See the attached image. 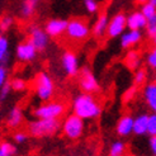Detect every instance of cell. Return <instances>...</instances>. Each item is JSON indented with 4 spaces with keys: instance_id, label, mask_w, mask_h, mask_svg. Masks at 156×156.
I'll return each mask as SVG.
<instances>
[{
    "instance_id": "obj_40",
    "label": "cell",
    "mask_w": 156,
    "mask_h": 156,
    "mask_svg": "<svg viewBox=\"0 0 156 156\" xmlns=\"http://www.w3.org/2000/svg\"><path fill=\"white\" fill-rule=\"evenodd\" d=\"M149 3H151L152 5H155V6H156V0H149Z\"/></svg>"
},
{
    "instance_id": "obj_19",
    "label": "cell",
    "mask_w": 156,
    "mask_h": 156,
    "mask_svg": "<svg viewBox=\"0 0 156 156\" xmlns=\"http://www.w3.org/2000/svg\"><path fill=\"white\" fill-rule=\"evenodd\" d=\"M41 0H22L19 4V15L23 19L32 18Z\"/></svg>"
},
{
    "instance_id": "obj_38",
    "label": "cell",
    "mask_w": 156,
    "mask_h": 156,
    "mask_svg": "<svg viewBox=\"0 0 156 156\" xmlns=\"http://www.w3.org/2000/svg\"><path fill=\"white\" fill-rule=\"evenodd\" d=\"M136 2H137L138 4H141V5H142V4H145V3L149 2V0H136Z\"/></svg>"
},
{
    "instance_id": "obj_12",
    "label": "cell",
    "mask_w": 156,
    "mask_h": 156,
    "mask_svg": "<svg viewBox=\"0 0 156 156\" xmlns=\"http://www.w3.org/2000/svg\"><path fill=\"white\" fill-rule=\"evenodd\" d=\"M67 23L69 20L64 18H51L44 23L43 28L50 36V38H58L66 33Z\"/></svg>"
},
{
    "instance_id": "obj_32",
    "label": "cell",
    "mask_w": 156,
    "mask_h": 156,
    "mask_svg": "<svg viewBox=\"0 0 156 156\" xmlns=\"http://www.w3.org/2000/svg\"><path fill=\"white\" fill-rule=\"evenodd\" d=\"M147 135L156 136V114L151 113L149 115V123H147Z\"/></svg>"
},
{
    "instance_id": "obj_7",
    "label": "cell",
    "mask_w": 156,
    "mask_h": 156,
    "mask_svg": "<svg viewBox=\"0 0 156 156\" xmlns=\"http://www.w3.org/2000/svg\"><path fill=\"white\" fill-rule=\"evenodd\" d=\"M27 32H28L27 40L34 46L38 52H44L47 50L50 43V36L47 34L43 27L38 24H30L27 29Z\"/></svg>"
},
{
    "instance_id": "obj_10",
    "label": "cell",
    "mask_w": 156,
    "mask_h": 156,
    "mask_svg": "<svg viewBox=\"0 0 156 156\" xmlns=\"http://www.w3.org/2000/svg\"><path fill=\"white\" fill-rule=\"evenodd\" d=\"M127 30V15L123 12L115 13L109 19V24L107 29V37L109 38H118Z\"/></svg>"
},
{
    "instance_id": "obj_35",
    "label": "cell",
    "mask_w": 156,
    "mask_h": 156,
    "mask_svg": "<svg viewBox=\"0 0 156 156\" xmlns=\"http://www.w3.org/2000/svg\"><path fill=\"white\" fill-rule=\"evenodd\" d=\"M10 91H13L12 84H10V81H6L4 85H2V87H0V100H2V102H4V100H5L8 97H9Z\"/></svg>"
},
{
    "instance_id": "obj_8",
    "label": "cell",
    "mask_w": 156,
    "mask_h": 156,
    "mask_svg": "<svg viewBox=\"0 0 156 156\" xmlns=\"http://www.w3.org/2000/svg\"><path fill=\"white\" fill-rule=\"evenodd\" d=\"M60 65L64 74L67 77H75L80 73V60L76 52L71 50H66L62 52L60 58Z\"/></svg>"
},
{
    "instance_id": "obj_22",
    "label": "cell",
    "mask_w": 156,
    "mask_h": 156,
    "mask_svg": "<svg viewBox=\"0 0 156 156\" xmlns=\"http://www.w3.org/2000/svg\"><path fill=\"white\" fill-rule=\"evenodd\" d=\"M127 151V145L121 140L113 141L109 146L108 150V156H124Z\"/></svg>"
},
{
    "instance_id": "obj_9",
    "label": "cell",
    "mask_w": 156,
    "mask_h": 156,
    "mask_svg": "<svg viewBox=\"0 0 156 156\" xmlns=\"http://www.w3.org/2000/svg\"><path fill=\"white\" fill-rule=\"evenodd\" d=\"M79 88L84 93H89V94H94L100 90V85L97 79V76L91 70L85 66L80 70L79 75Z\"/></svg>"
},
{
    "instance_id": "obj_25",
    "label": "cell",
    "mask_w": 156,
    "mask_h": 156,
    "mask_svg": "<svg viewBox=\"0 0 156 156\" xmlns=\"http://www.w3.org/2000/svg\"><path fill=\"white\" fill-rule=\"evenodd\" d=\"M18 152L17 146L10 141H2L0 142V156H15Z\"/></svg>"
},
{
    "instance_id": "obj_17",
    "label": "cell",
    "mask_w": 156,
    "mask_h": 156,
    "mask_svg": "<svg viewBox=\"0 0 156 156\" xmlns=\"http://www.w3.org/2000/svg\"><path fill=\"white\" fill-rule=\"evenodd\" d=\"M142 99L151 113L156 114V84L147 83L142 88Z\"/></svg>"
},
{
    "instance_id": "obj_24",
    "label": "cell",
    "mask_w": 156,
    "mask_h": 156,
    "mask_svg": "<svg viewBox=\"0 0 156 156\" xmlns=\"http://www.w3.org/2000/svg\"><path fill=\"white\" fill-rule=\"evenodd\" d=\"M147 77H149V73L146 69L140 67L137 69L133 74V85L136 87H145L147 84Z\"/></svg>"
},
{
    "instance_id": "obj_26",
    "label": "cell",
    "mask_w": 156,
    "mask_h": 156,
    "mask_svg": "<svg viewBox=\"0 0 156 156\" xmlns=\"http://www.w3.org/2000/svg\"><path fill=\"white\" fill-rule=\"evenodd\" d=\"M10 84H12L13 91H17V93L26 91L28 89V83L23 77H13L10 80Z\"/></svg>"
},
{
    "instance_id": "obj_5",
    "label": "cell",
    "mask_w": 156,
    "mask_h": 156,
    "mask_svg": "<svg viewBox=\"0 0 156 156\" xmlns=\"http://www.w3.org/2000/svg\"><path fill=\"white\" fill-rule=\"evenodd\" d=\"M84 129H85V123L84 119L77 117L76 114L71 113L65 117V119L62 121L61 123V131H62V135H64L66 138L69 140H79L83 133H84Z\"/></svg>"
},
{
    "instance_id": "obj_41",
    "label": "cell",
    "mask_w": 156,
    "mask_h": 156,
    "mask_svg": "<svg viewBox=\"0 0 156 156\" xmlns=\"http://www.w3.org/2000/svg\"><path fill=\"white\" fill-rule=\"evenodd\" d=\"M154 83H155V84H156V77H155V81H154Z\"/></svg>"
},
{
    "instance_id": "obj_14",
    "label": "cell",
    "mask_w": 156,
    "mask_h": 156,
    "mask_svg": "<svg viewBox=\"0 0 156 156\" xmlns=\"http://www.w3.org/2000/svg\"><path fill=\"white\" fill-rule=\"evenodd\" d=\"M133 126H135V117L131 114H123L117 121L115 133L119 137H128L129 135L133 133Z\"/></svg>"
},
{
    "instance_id": "obj_27",
    "label": "cell",
    "mask_w": 156,
    "mask_h": 156,
    "mask_svg": "<svg viewBox=\"0 0 156 156\" xmlns=\"http://www.w3.org/2000/svg\"><path fill=\"white\" fill-rule=\"evenodd\" d=\"M145 62H146V65L149 69L156 70V46H154L152 48H150L149 52L146 53Z\"/></svg>"
},
{
    "instance_id": "obj_4",
    "label": "cell",
    "mask_w": 156,
    "mask_h": 156,
    "mask_svg": "<svg viewBox=\"0 0 156 156\" xmlns=\"http://www.w3.org/2000/svg\"><path fill=\"white\" fill-rule=\"evenodd\" d=\"M66 112L65 103L60 100H50V102H43L42 104L37 105L32 114L34 118H43V119H60Z\"/></svg>"
},
{
    "instance_id": "obj_20",
    "label": "cell",
    "mask_w": 156,
    "mask_h": 156,
    "mask_svg": "<svg viewBox=\"0 0 156 156\" xmlns=\"http://www.w3.org/2000/svg\"><path fill=\"white\" fill-rule=\"evenodd\" d=\"M149 115L147 113H138L135 117L133 133L136 136H145L147 133V123H149Z\"/></svg>"
},
{
    "instance_id": "obj_16",
    "label": "cell",
    "mask_w": 156,
    "mask_h": 156,
    "mask_svg": "<svg viewBox=\"0 0 156 156\" xmlns=\"http://www.w3.org/2000/svg\"><path fill=\"white\" fill-rule=\"evenodd\" d=\"M147 27V18L141 10H133L127 14V29L144 30Z\"/></svg>"
},
{
    "instance_id": "obj_21",
    "label": "cell",
    "mask_w": 156,
    "mask_h": 156,
    "mask_svg": "<svg viewBox=\"0 0 156 156\" xmlns=\"http://www.w3.org/2000/svg\"><path fill=\"white\" fill-rule=\"evenodd\" d=\"M124 64L129 70H133V71L140 69V65H141V55H140V52L133 50L128 51L126 53V57H124Z\"/></svg>"
},
{
    "instance_id": "obj_29",
    "label": "cell",
    "mask_w": 156,
    "mask_h": 156,
    "mask_svg": "<svg viewBox=\"0 0 156 156\" xmlns=\"http://www.w3.org/2000/svg\"><path fill=\"white\" fill-rule=\"evenodd\" d=\"M141 10L144 14H145V17L147 18V20L149 19H151V18H154V17H156V6L155 5H152L151 3H145V4H142L141 5Z\"/></svg>"
},
{
    "instance_id": "obj_23",
    "label": "cell",
    "mask_w": 156,
    "mask_h": 156,
    "mask_svg": "<svg viewBox=\"0 0 156 156\" xmlns=\"http://www.w3.org/2000/svg\"><path fill=\"white\" fill-rule=\"evenodd\" d=\"M9 60V40L6 36H0V62L2 65H5Z\"/></svg>"
},
{
    "instance_id": "obj_37",
    "label": "cell",
    "mask_w": 156,
    "mask_h": 156,
    "mask_svg": "<svg viewBox=\"0 0 156 156\" xmlns=\"http://www.w3.org/2000/svg\"><path fill=\"white\" fill-rule=\"evenodd\" d=\"M149 149L152 156H156V136H150L149 138Z\"/></svg>"
},
{
    "instance_id": "obj_3",
    "label": "cell",
    "mask_w": 156,
    "mask_h": 156,
    "mask_svg": "<svg viewBox=\"0 0 156 156\" xmlns=\"http://www.w3.org/2000/svg\"><path fill=\"white\" fill-rule=\"evenodd\" d=\"M55 91H56V85L52 79V76L46 73L40 71L33 80V93L41 102H50L53 98Z\"/></svg>"
},
{
    "instance_id": "obj_31",
    "label": "cell",
    "mask_w": 156,
    "mask_h": 156,
    "mask_svg": "<svg viewBox=\"0 0 156 156\" xmlns=\"http://www.w3.org/2000/svg\"><path fill=\"white\" fill-rule=\"evenodd\" d=\"M137 91H138V87H136V85H132V87H129L126 90V93L123 94V102L128 103V102H131V100H133L136 98Z\"/></svg>"
},
{
    "instance_id": "obj_34",
    "label": "cell",
    "mask_w": 156,
    "mask_h": 156,
    "mask_svg": "<svg viewBox=\"0 0 156 156\" xmlns=\"http://www.w3.org/2000/svg\"><path fill=\"white\" fill-rule=\"evenodd\" d=\"M146 34L150 38H154L156 34V17L147 20V27H146Z\"/></svg>"
},
{
    "instance_id": "obj_30",
    "label": "cell",
    "mask_w": 156,
    "mask_h": 156,
    "mask_svg": "<svg viewBox=\"0 0 156 156\" xmlns=\"http://www.w3.org/2000/svg\"><path fill=\"white\" fill-rule=\"evenodd\" d=\"M84 8L89 14H97L100 9V5L98 0H83Z\"/></svg>"
},
{
    "instance_id": "obj_11",
    "label": "cell",
    "mask_w": 156,
    "mask_h": 156,
    "mask_svg": "<svg viewBox=\"0 0 156 156\" xmlns=\"http://www.w3.org/2000/svg\"><path fill=\"white\" fill-rule=\"evenodd\" d=\"M37 48L28 40L19 42L15 46V58L20 62H30L37 57Z\"/></svg>"
},
{
    "instance_id": "obj_33",
    "label": "cell",
    "mask_w": 156,
    "mask_h": 156,
    "mask_svg": "<svg viewBox=\"0 0 156 156\" xmlns=\"http://www.w3.org/2000/svg\"><path fill=\"white\" fill-rule=\"evenodd\" d=\"M28 135H29L28 132H24V131H15L14 135H13V140L17 145H22V144L27 142Z\"/></svg>"
},
{
    "instance_id": "obj_2",
    "label": "cell",
    "mask_w": 156,
    "mask_h": 156,
    "mask_svg": "<svg viewBox=\"0 0 156 156\" xmlns=\"http://www.w3.org/2000/svg\"><path fill=\"white\" fill-rule=\"evenodd\" d=\"M60 119H43V118H36L28 123L27 131L29 136L34 138H46L52 137L61 129Z\"/></svg>"
},
{
    "instance_id": "obj_1",
    "label": "cell",
    "mask_w": 156,
    "mask_h": 156,
    "mask_svg": "<svg viewBox=\"0 0 156 156\" xmlns=\"http://www.w3.org/2000/svg\"><path fill=\"white\" fill-rule=\"evenodd\" d=\"M71 111L74 114L83 118L84 121H91L99 118L103 108L100 102L94 97V94L81 91L74 97L71 103Z\"/></svg>"
},
{
    "instance_id": "obj_18",
    "label": "cell",
    "mask_w": 156,
    "mask_h": 156,
    "mask_svg": "<svg viewBox=\"0 0 156 156\" xmlns=\"http://www.w3.org/2000/svg\"><path fill=\"white\" fill-rule=\"evenodd\" d=\"M109 19L111 18L107 15V13H100L97 17L94 24H93V27H91V34L95 38H102V37L107 36Z\"/></svg>"
},
{
    "instance_id": "obj_36",
    "label": "cell",
    "mask_w": 156,
    "mask_h": 156,
    "mask_svg": "<svg viewBox=\"0 0 156 156\" xmlns=\"http://www.w3.org/2000/svg\"><path fill=\"white\" fill-rule=\"evenodd\" d=\"M6 81H9L8 80V69L5 65H2L0 66V87L4 85Z\"/></svg>"
},
{
    "instance_id": "obj_15",
    "label": "cell",
    "mask_w": 156,
    "mask_h": 156,
    "mask_svg": "<svg viewBox=\"0 0 156 156\" xmlns=\"http://www.w3.org/2000/svg\"><path fill=\"white\" fill-rule=\"evenodd\" d=\"M23 122H24L23 109L18 105L10 108V111L8 112V114L5 117V126L9 129H18L23 124Z\"/></svg>"
},
{
    "instance_id": "obj_28",
    "label": "cell",
    "mask_w": 156,
    "mask_h": 156,
    "mask_svg": "<svg viewBox=\"0 0 156 156\" xmlns=\"http://www.w3.org/2000/svg\"><path fill=\"white\" fill-rule=\"evenodd\" d=\"M14 24V18L9 14H4L2 18H0V30L2 32H6L9 30Z\"/></svg>"
},
{
    "instance_id": "obj_6",
    "label": "cell",
    "mask_w": 156,
    "mask_h": 156,
    "mask_svg": "<svg viewBox=\"0 0 156 156\" xmlns=\"http://www.w3.org/2000/svg\"><path fill=\"white\" fill-rule=\"evenodd\" d=\"M89 34H91V28L87 20L81 18H73L69 20L65 33V36L69 40L74 42H81L87 40Z\"/></svg>"
},
{
    "instance_id": "obj_39",
    "label": "cell",
    "mask_w": 156,
    "mask_h": 156,
    "mask_svg": "<svg viewBox=\"0 0 156 156\" xmlns=\"http://www.w3.org/2000/svg\"><path fill=\"white\" fill-rule=\"evenodd\" d=\"M151 41H152V44H154V46H156V34H155V37H154V38H151Z\"/></svg>"
},
{
    "instance_id": "obj_13",
    "label": "cell",
    "mask_w": 156,
    "mask_h": 156,
    "mask_svg": "<svg viewBox=\"0 0 156 156\" xmlns=\"http://www.w3.org/2000/svg\"><path fill=\"white\" fill-rule=\"evenodd\" d=\"M142 30H133V29H127L121 37H119V46L123 50H129L135 47L142 41Z\"/></svg>"
}]
</instances>
